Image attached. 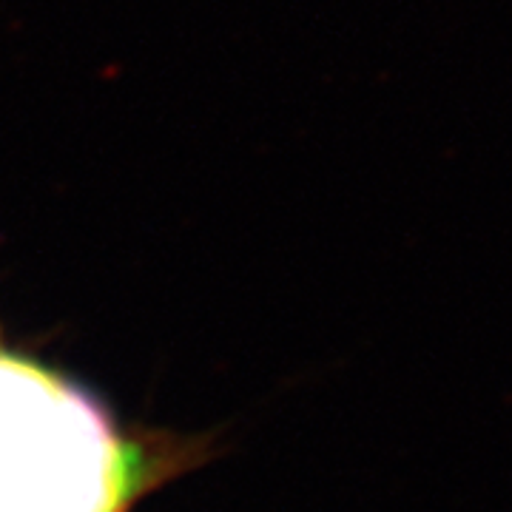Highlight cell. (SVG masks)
I'll list each match as a JSON object with an SVG mask.
<instances>
[{"mask_svg": "<svg viewBox=\"0 0 512 512\" xmlns=\"http://www.w3.org/2000/svg\"><path fill=\"white\" fill-rule=\"evenodd\" d=\"M157 478L86 390L0 348V512H128Z\"/></svg>", "mask_w": 512, "mask_h": 512, "instance_id": "obj_1", "label": "cell"}]
</instances>
